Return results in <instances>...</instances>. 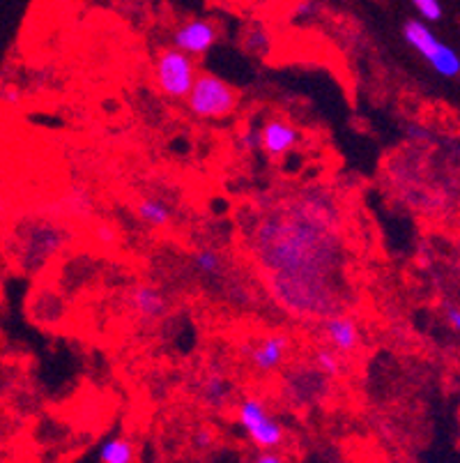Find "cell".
I'll use <instances>...</instances> for the list:
<instances>
[{
	"label": "cell",
	"instance_id": "1",
	"mask_svg": "<svg viewBox=\"0 0 460 463\" xmlns=\"http://www.w3.org/2000/svg\"><path fill=\"white\" fill-rule=\"evenodd\" d=\"M184 99H187L189 111L202 120H221V118L233 116L239 104L235 88L223 81L221 77L208 74V71L198 74Z\"/></svg>",
	"mask_w": 460,
	"mask_h": 463
},
{
	"label": "cell",
	"instance_id": "2",
	"mask_svg": "<svg viewBox=\"0 0 460 463\" xmlns=\"http://www.w3.org/2000/svg\"><path fill=\"white\" fill-rule=\"evenodd\" d=\"M403 40L428 62L440 77H458L460 74V56L449 44L440 40L430 31L424 19H410L403 24Z\"/></svg>",
	"mask_w": 460,
	"mask_h": 463
},
{
	"label": "cell",
	"instance_id": "3",
	"mask_svg": "<svg viewBox=\"0 0 460 463\" xmlns=\"http://www.w3.org/2000/svg\"><path fill=\"white\" fill-rule=\"evenodd\" d=\"M196 77V62H193V56H189V53L171 46V49H164L157 56V62H155V83L171 99H184L189 90H192Z\"/></svg>",
	"mask_w": 460,
	"mask_h": 463
},
{
	"label": "cell",
	"instance_id": "4",
	"mask_svg": "<svg viewBox=\"0 0 460 463\" xmlns=\"http://www.w3.org/2000/svg\"><path fill=\"white\" fill-rule=\"evenodd\" d=\"M238 420L244 433L258 449H277L284 445L286 431L272 412L258 399H244L238 408Z\"/></svg>",
	"mask_w": 460,
	"mask_h": 463
},
{
	"label": "cell",
	"instance_id": "5",
	"mask_svg": "<svg viewBox=\"0 0 460 463\" xmlns=\"http://www.w3.org/2000/svg\"><path fill=\"white\" fill-rule=\"evenodd\" d=\"M219 31L212 21L208 19H189L183 26H177L173 31V46L180 52L189 53V56H205V53L217 44Z\"/></svg>",
	"mask_w": 460,
	"mask_h": 463
},
{
	"label": "cell",
	"instance_id": "6",
	"mask_svg": "<svg viewBox=\"0 0 460 463\" xmlns=\"http://www.w3.org/2000/svg\"><path fill=\"white\" fill-rule=\"evenodd\" d=\"M290 339L286 335H268L249 348V362L260 373L277 372L288 360Z\"/></svg>",
	"mask_w": 460,
	"mask_h": 463
},
{
	"label": "cell",
	"instance_id": "7",
	"mask_svg": "<svg viewBox=\"0 0 460 463\" xmlns=\"http://www.w3.org/2000/svg\"><path fill=\"white\" fill-rule=\"evenodd\" d=\"M299 141H302V134L293 125L286 123V120H278V118L268 120L260 128V150L268 153L269 157H284Z\"/></svg>",
	"mask_w": 460,
	"mask_h": 463
},
{
	"label": "cell",
	"instance_id": "8",
	"mask_svg": "<svg viewBox=\"0 0 460 463\" xmlns=\"http://www.w3.org/2000/svg\"><path fill=\"white\" fill-rule=\"evenodd\" d=\"M323 332L336 353H352L360 348V327L350 316L329 314L323 318Z\"/></svg>",
	"mask_w": 460,
	"mask_h": 463
},
{
	"label": "cell",
	"instance_id": "9",
	"mask_svg": "<svg viewBox=\"0 0 460 463\" xmlns=\"http://www.w3.org/2000/svg\"><path fill=\"white\" fill-rule=\"evenodd\" d=\"M129 307L141 316L143 321H157L166 314L168 302L162 296V290L152 288V286H136L129 296Z\"/></svg>",
	"mask_w": 460,
	"mask_h": 463
},
{
	"label": "cell",
	"instance_id": "10",
	"mask_svg": "<svg viewBox=\"0 0 460 463\" xmlns=\"http://www.w3.org/2000/svg\"><path fill=\"white\" fill-rule=\"evenodd\" d=\"M136 217L141 222H146L147 226H152V229H162V226L171 224L173 208L168 203H164L162 199H150V196H146V199L138 201Z\"/></svg>",
	"mask_w": 460,
	"mask_h": 463
},
{
	"label": "cell",
	"instance_id": "11",
	"mask_svg": "<svg viewBox=\"0 0 460 463\" xmlns=\"http://www.w3.org/2000/svg\"><path fill=\"white\" fill-rule=\"evenodd\" d=\"M97 461L101 463H132L136 461V445L127 438H111L97 452Z\"/></svg>",
	"mask_w": 460,
	"mask_h": 463
},
{
	"label": "cell",
	"instance_id": "12",
	"mask_svg": "<svg viewBox=\"0 0 460 463\" xmlns=\"http://www.w3.org/2000/svg\"><path fill=\"white\" fill-rule=\"evenodd\" d=\"M193 265H196V270L201 272V275H208V277L223 275V259L217 250L202 247V250L193 251Z\"/></svg>",
	"mask_w": 460,
	"mask_h": 463
},
{
	"label": "cell",
	"instance_id": "13",
	"mask_svg": "<svg viewBox=\"0 0 460 463\" xmlns=\"http://www.w3.org/2000/svg\"><path fill=\"white\" fill-rule=\"evenodd\" d=\"M233 392V387L228 385L221 376H210L205 381V402L212 403V406H223Z\"/></svg>",
	"mask_w": 460,
	"mask_h": 463
},
{
	"label": "cell",
	"instance_id": "14",
	"mask_svg": "<svg viewBox=\"0 0 460 463\" xmlns=\"http://www.w3.org/2000/svg\"><path fill=\"white\" fill-rule=\"evenodd\" d=\"M315 364H318L320 372L329 378H339L341 372H343L336 351H329V348H320V351L315 353Z\"/></svg>",
	"mask_w": 460,
	"mask_h": 463
},
{
	"label": "cell",
	"instance_id": "15",
	"mask_svg": "<svg viewBox=\"0 0 460 463\" xmlns=\"http://www.w3.org/2000/svg\"><path fill=\"white\" fill-rule=\"evenodd\" d=\"M412 7L419 12L421 19L426 24H436V21L442 19V5L440 0H410Z\"/></svg>",
	"mask_w": 460,
	"mask_h": 463
},
{
	"label": "cell",
	"instance_id": "16",
	"mask_svg": "<svg viewBox=\"0 0 460 463\" xmlns=\"http://www.w3.org/2000/svg\"><path fill=\"white\" fill-rule=\"evenodd\" d=\"M21 99H23V90L14 83H5V86L0 88V102L10 104V107H19Z\"/></svg>",
	"mask_w": 460,
	"mask_h": 463
},
{
	"label": "cell",
	"instance_id": "17",
	"mask_svg": "<svg viewBox=\"0 0 460 463\" xmlns=\"http://www.w3.org/2000/svg\"><path fill=\"white\" fill-rule=\"evenodd\" d=\"M214 445V431H210V429H201L198 433H193V448L198 449V452H208V449H212Z\"/></svg>",
	"mask_w": 460,
	"mask_h": 463
},
{
	"label": "cell",
	"instance_id": "18",
	"mask_svg": "<svg viewBox=\"0 0 460 463\" xmlns=\"http://www.w3.org/2000/svg\"><path fill=\"white\" fill-rule=\"evenodd\" d=\"M95 238L101 245H116L117 242V231L111 224H99L95 229Z\"/></svg>",
	"mask_w": 460,
	"mask_h": 463
},
{
	"label": "cell",
	"instance_id": "19",
	"mask_svg": "<svg viewBox=\"0 0 460 463\" xmlns=\"http://www.w3.org/2000/svg\"><path fill=\"white\" fill-rule=\"evenodd\" d=\"M251 461H256V463H284L286 457H284V454L274 452V449H260V454H253Z\"/></svg>",
	"mask_w": 460,
	"mask_h": 463
},
{
	"label": "cell",
	"instance_id": "20",
	"mask_svg": "<svg viewBox=\"0 0 460 463\" xmlns=\"http://www.w3.org/2000/svg\"><path fill=\"white\" fill-rule=\"evenodd\" d=\"M242 146L247 150H251V153H256V150H260V129H247L242 137Z\"/></svg>",
	"mask_w": 460,
	"mask_h": 463
},
{
	"label": "cell",
	"instance_id": "21",
	"mask_svg": "<svg viewBox=\"0 0 460 463\" xmlns=\"http://www.w3.org/2000/svg\"><path fill=\"white\" fill-rule=\"evenodd\" d=\"M446 321H449V326L454 327L455 332H460V309H454V307H451V309L446 311Z\"/></svg>",
	"mask_w": 460,
	"mask_h": 463
},
{
	"label": "cell",
	"instance_id": "22",
	"mask_svg": "<svg viewBox=\"0 0 460 463\" xmlns=\"http://www.w3.org/2000/svg\"><path fill=\"white\" fill-rule=\"evenodd\" d=\"M408 134H410L412 138H417V141H424V138H428V137H430V134L426 132V129L417 128V125H415V128H410V129H408Z\"/></svg>",
	"mask_w": 460,
	"mask_h": 463
},
{
	"label": "cell",
	"instance_id": "23",
	"mask_svg": "<svg viewBox=\"0 0 460 463\" xmlns=\"http://www.w3.org/2000/svg\"><path fill=\"white\" fill-rule=\"evenodd\" d=\"M10 214V201H7V196H3L0 194V222Z\"/></svg>",
	"mask_w": 460,
	"mask_h": 463
},
{
	"label": "cell",
	"instance_id": "24",
	"mask_svg": "<svg viewBox=\"0 0 460 463\" xmlns=\"http://www.w3.org/2000/svg\"><path fill=\"white\" fill-rule=\"evenodd\" d=\"M314 12H315V3H302V5L297 7L299 16H309L314 14Z\"/></svg>",
	"mask_w": 460,
	"mask_h": 463
},
{
	"label": "cell",
	"instance_id": "25",
	"mask_svg": "<svg viewBox=\"0 0 460 463\" xmlns=\"http://www.w3.org/2000/svg\"><path fill=\"white\" fill-rule=\"evenodd\" d=\"M455 157H458V162H460V148H458V153H455Z\"/></svg>",
	"mask_w": 460,
	"mask_h": 463
}]
</instances>
